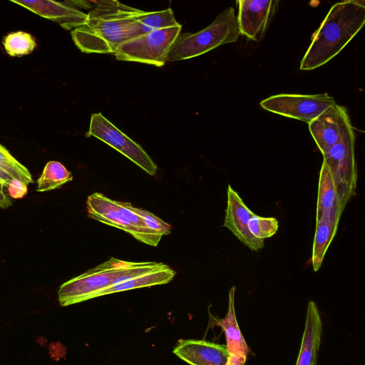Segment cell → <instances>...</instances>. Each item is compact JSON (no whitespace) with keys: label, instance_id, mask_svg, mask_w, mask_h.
Segmentation results:
<instances>
[{"label":"cell","instance_id":"3","mask_svg":"<svg viewBox=\"0 0 365 365\" xmlns=\"http://www.w3.org/2000/svg\"><path fill=\"white\" fill-rule=\"evenodd\" d=\"M165 264L158 262H130L111 257L108 260L63 283L58 300L68 306L93 298L120 282L150 272Z\"/></svg>","mask_w":365,"mask_h":365},{"label":"cell","instance_id":"12","mask_svg":"<svg viewBox=\"0 0 365 365\" xmlns=\"http://www.w3.org/2000/svg\"><path fill=\"white\" fill-rule=\"evenodd\" d=\"M227 200L223 226L245 246L257 252L264 247V240L255 238L250 232L248 222L255 214L243 202L230 185L227 187Z\"/></svg>","mask_w":365,"mask_h":365},{"label":"cell","instance_id":"14","mask_svg":"<svg viewBox=\"0 0 365 365\" xmlns=\"http://www.w3.org/2000/svg\"><path fill=\"white\" fill-rule=\"evenodd\" d=\"M10 1L43 18L58 23L66 30H73L81 26L88 19L87 14L80 11L67 1L58 2L48 0Z\"/></svg>","mask_w":365,"mask_h":365},{"label":"cell","instance_id":"19","mask_svg":"<svg viewBox=\"0 0 365 365\" xmlns=\"http://www.w3.org/2000/svg\"><path fill=\"white\" fill-rule=\"evenodd\" d=\"M336 205L345 208L346 205L341 199L338 186L329 168L323 162L319 178L316 220L320 219L325 212Z\"/></svg>","mask_w":365,"mask_h":365},{"label":"cell","instance_id":"27","mask_svg":"<svg viewBox=\"0 0 365 365\" xmlns=\"http://www.w3.org/2000/svg\"><path fill=\"white\" fill-rule=\"evenodd\" d=\"M12 205V200L4 191V187L0 182V208L6 209Z\"/></svg>","mask_w":365,"mask_h":365},{"label":"cell","instance_id":"22","mask_svg":"<svg viewBox=\"0 0 365 365\" xmlns=\"http://www.w3.org/2000/svg\"><path fill=\"white\" fill-rule=\"evenodd\" d=\"M2 43L9 56L17 57L32 53L36 46L34 38L24 31L9 34L4 38Z\"/></svg>","mask_w":365,"mask_h":365},{"label":"cell","instance_id":"20","mask_svg":"<svg viewBox=\"0 0 365 365\" xmlns=\"http://www.w3.org/2000/svg\"><path fill=\"white\" fill-rule=\"evenodd\" d=\"M73 180L71 173L58 161L48 162L37 180V192H46L61 187Z\"/></svg>","mask_w":365,"mask_h":365},{"label":"cell","instance_id":"15","mask_svg":"<svg viewBox=\"0 0 365 365\" xmlns=\"http://www.w3.org/2000/svg\"><path fill=\"white\" fill-rule=\"evenodd\" d=\"M236 287L232 286L229 292L228 310L223 319L218 322L226 338V347L230 355L232 365H244L250 352L249 347L240 331L235 309Z\"/></svg>","mask_w":365,"mask_h":365},{"label":"cell","instance_id":"9","mask_svg":"<svg viewBox=\"0 0 365 365\" xmlns=\"http://www.w3.org/2000/svg\"><path fill=\"white\" fill-rule=\"evenodd\" d=\"M334 103L327 93L279 94L262 101L260 106L272 113L309 123Z\"/></svg>","mask_w":365,"mask_h":365},{"label":"cell","instance_id":"11","mask_svg":"<svg viewBox=\"0 0 365 365\" xmlns=\"http://www.w3.org/2000/svg\"><path fill=\"white\" fill-rule=\"evenodd\" d=\"M237 4V19L240 34L259 41L276 11L278 1L239 0Z\"/></svg>","mask_w":365,"mask_h":365},{"label":"cell","instance_id":"26","mask_svg":"<svg viewBox=\"0 0 365 365\" xmlns=\"http://www.w3.org/2000/svg\"><path fill=\"white\" fill-rule=\"evenodd\" d=\"M10 197L14 199L24 197L28 191L27 185L22 181L13 178L7 186Z\"/></svg>","mask_w":365,"mask_h":365},{"label":"cell","instance_id":"8","mask_svg":"<svg viewBox=\"0 0 365 365\" xmlns=\"http://www.w3.org/2000/svg\"><path fill=\"white\" fill-rule=\"evenodd\" d=\"M86 136H93L108 144L148 174H156L158 166L143 148L110 122L101 113L91 115Z\"/></svg>","mask_w":365,"mask_h":365},{"label":"cell","instance_id":"21","mask_svg":"<svg viewBox=\"0 0 365 365\" xmlns=\"http://www.w3.org/2000/svg\"><path fill=\"white\" fill-rule=\"evenodd\" d=\"M136 19L140 26L143 34L152 31L180 25L170 8L158 11H144L141 10Z\"/></svg>","mask_w":365,"mask_h":365},{"label":"cell","instance_id":"5","mask_svg":"<svg viewBox=\"0 0 365 365\" xmlns=\"http://www.w3.org/2000/svg\"><path fill=\"white\" fill-rule=\"evenodd\" d=\"M86 208L89 217L122 230L148 245L158 246L163 237L145 225L130 202L113 200L94 192L87 197Z\"/></svg>","mask_w":365,"mask_h":365},{"label":"cell","instance_id":"25","mask_svg":"<svg viewBox=\"0 0 365 365\" xmlns=\"http://www.w3.org/2000/svg\"><path fill=\"white\" fill-rule=\"evenodd\" d=\"M135 210L143 219L144 222L150 229L162 236L170 234L172 226L170 224L142 208L135 207Z\"/></svg>","mask_w":365,"mask_h":365},{"label":"cell","instance_id":"1","mask_svg":"<svg viewBox=\"0 0 365 365\" xmlns=\"http://www.w3.org/2000/svg\"><path fill=\"white\" fill-rule=\"evenodd\" d=\"M141 10L118 1H98L86 22L71 31L76 46L86 53H110L125 42L142 35L136 17Z\"/></svg>","mask_w":365,"mask_h":365},{"label":"cell","instance_id":"2","mask_svg":"<svg viewBox=\"0 0 365 365\" xmlns=\"http://www.w3.org/2000/svg\"><path fill=\"white\" fill-rule=\"evenodd\" d=\"M365 23L364 0L335 4L318 29L300 62V70L311 71L336 56L361 29Z\"/></svg>","mask_w":365,"mask_h":365},{"label":"cell","instance_id":"24","mask_svg":"<svg viewBox=\"0 0 365 365\" xmlns=\"http://www.w3.org/2000/svg\"><path fill=\"white\" fill-rule=\"evenodd\" d=\"M248 228L255 238L264 240L277 233L279 222L274 217H260L255 214L249 220Z\"/></svg>","mask_w":365,"mask_h":365},{"label":"cell","instance_id":"10","mask_svg":"<svg viewBox=\"0 0 365 365\" xmlns=\"http://www.w3.org/2000/svg\"><path fill=\"white\" fill-rule=\"evenodd\" d=\"M351 125L346 109L334 103L309 123V129L322 153L336 144Z\"/></svg>","mask_w":365,"mask_h":365},{"label":"cell","instance_id":"17","mask_svg":"<svg viewBox=\"0 0 365 365\" xmlns=\"http://www.w3.org/2000/svg\"><path fill=\"white\" fill-rule=\"evenodd\" d=\"M344 210V207L336 205L317 220L312 255V264L315 272L321 267L329 246L336 234Z\"/></svg>","mask_w":365,"mask_h":365},{"label":"cell","instance_id":"4","mask_svg":"<svg viewBox=\"0 0 365 365\" xmlns=\"http://www.w3.org/2000/svg\"><path fill=\"white\" fill-rule=\"evenodd\" d=\"M240 36L235 9L229 7L202 30L196 33H180L170 50L168 61L197 57L223 44L235 42Z\"/></svg>","mask_w":365,"mask_h":365},{"label":"cell","instance_id":"13","mask_svg":"<svg viewBox=\"0 0 365 365\" xmlns=\"http://www.w3.org/2000/svg\"><path fill=\"white\" fill-rule=\"evenodd\" d=\"M173 353L190 365H232L226 345L204 340L182 339Z\"/></svg>","mask_w":365,"mask_h":365},{"label":"cell","instance_id":"16","mask_svg":"<svg viewBox=\"0 0 365 365\" xmlns=\"http://www.w3.org/2000/svg\"><path fill=\"white\" fill-rule=\"evenodd\" d=\"M322 334V321L316 303H308L304 330L295 365H317Z\"/></svg>","mask_w":365,"mask_h":365},{"label":"cell","instance_id":"7","mask_svg":"<svg viewBox=\"0 0 365 365\" xmlns=\"http://www.w3.org/2000/svg\"><path fill=\"white\" fill-rule=\"evenodd\" d=\"M355 135L350 125L341 138L323 155V162L329 168L338 186L342 202L346 205L354 195L357 169L354 153Z\"/></svg>","mask_w":365,"mask_h":365},{"label":"cell","instance_id":"18","mask_svg":"<svg viewBox=\"0 0 365 365\" xmlns=\"http://www.w3.org/2000/svg\"><path fill=\"white\" fill-rule=\"evenodd\" d=\"M175 274V271L165 264L150 272L120 282L99 292L96 297L136 288L165 284L172 281Z\"/></svg>","mask_w":365,"mask_h":365},{"label":"cell","instance_id":"23","mask_svg":"<svg viewBox=\"0 0 365 365\" xmlns=\"http://www.w3.org/2000/svg\"><path fill=\"white\" fill-rule=\"evenodd\" d=\"M0 168L13 178L18 179L27 185L34 182L29 170L19 163L1 143Z\"/></svg>","mask_w":365,"mask_h":365},{"label":"cell","instance_id":"6","mask_svg":"<svg viewBox=\"0 0 365 365\" xmlns=\"http://www.w3.org/2000/svg\"><path fill=\"white\" fill-rule=\"evenodd\" d=\"M181 29L180 24L140 35L123 43L114 55L119 61L163 66Z\"/></svg>","mask_w":365,"mask_h":365}]
</instances>
